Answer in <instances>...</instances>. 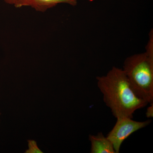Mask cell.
Segmentation results:
<instances>
[{"label":"cell","instance_id":"4","mask_svg":"<svg viewBox=\"0 0 153 153\" xmlns=\"http://www.w3.org/2000/svg\"><path fill=\"white\" fill-rule=\"evenodd\" d=\"M91 153H116L112 143L102 132L89 135Z\"/></svg>","mask_w":153,"mask_h":153},{"label":"cell","instance_id":"7","mask_svg":"<svg viewBox=\"0 0 153 153\" xmlns=\"http://www.w3.org/2000/svg\"><path fill=\"white\" fill-rule=\"evenodd\" d=\"M29 149L26 151V153H43L37 146L36 142L34 140H29Z\"/></svg>","mask_w":153,"mask_h":153},{"label":"cell","instance_id":"8","mask_svg":"<svg viewBox=\"0 0 153 153\" xmlns=\"http://www.w3.org/2000/svg\"><path fill=\"white\" fill-rule=\"evenodd\" d=\"M149 107L147 108L146 112V116L147 118H152L153 117V103L152 102Z\"/></svg>","mask_w":153,"mask_h":153},{"label":"cell","instance_id":"3","mask_svg":"<svg viewBox=\"0 0 153 153\" xmlns=\"http://www.w3.org/2000/svg\"><path fill=\"white\" fill-rule=\"evenodd\" d=\"M152 121L149 120L145 121H137L128 117L117 118L113 128L106 137L112 143L116 153H119L123 143L131 135L149 125Z\"/></svg>","mask_w":153,"mask_h":153},{"label":"cell","instance_id":"2","mask_svg":"<svg viewBox=\"0 0 153 153\" xmlns=\"http://www.w3.org/2000/svg\"><path fill=\"white\" fill-rule=\"evenodd\" d=\"M131 88L143 100L153 102V57L146 52L128 57L123 68Z\"/></svg>","mask_w":153,"mask_h":153},{"label":"cell","instance_id":"9","mask_svg":"<svg viewBox=\"0 0 153 153\" xmlns=\"http://www.w3.org/2000/svg\"><path fill=\"white\" fill-rule=\"evenodd\" d=\"M0 115H1V113H0Z\"/></svg>","mask_w":153,"mask_h":153},{"label":"cell","instance_id":"5","mask_svg":"<svg viewBox=\"0 0 153 153\" xmlns=\"http://www.w3.org/2000/svg\"><path fill=\"white\" fill-rule=\"evenodd\" d=\"M60 4L75 6L77 0H31L30 7L37 12L44 13Z\"/></svg>","mask_w":153,"mask_h":153},{"label":"cell","instance_id":"6","mask_svg":"<svg viewBox=\"0 0 153 153\" xmlns=\"http://www.w3.org/2000/svg\"><path fill=\"white\" fill-rule=\"evenodd\" d=\"M4 1L7 4L18 8L23 7H30L31 2V0H4Z\"/></svg>","mask_w":153,"mask_h":153},{"label":"cell","instance_id":"1","mask_svg":"<svg viewBox=\"0 0 153 153\" xmlns=\"http://www.w3.org/2000/svg\"><path fill=\"white\" fill-rule=\"evenodd\" d=\"M97 80L103 101L116 118H133L137 110L149 103L135 93L123 69L114 66L105 75L97 76Z\"/></svg>","mask_w":153,"mask_h":153}]
</instances>
